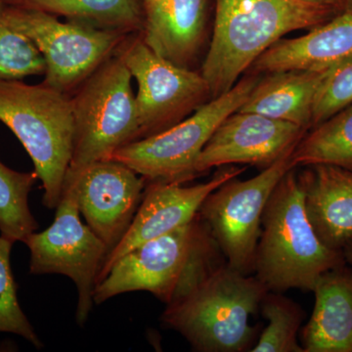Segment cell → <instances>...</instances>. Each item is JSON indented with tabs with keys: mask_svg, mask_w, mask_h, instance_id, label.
Segmentation results:
<instances>
[{
	"mask_svg": "<svg viewBox=\"0 0 352 352\" xmlns=\"http://www.w3.org/2000/svg\"><path fill=\"white\" fill-rule=\"evenodd\" d=\"M340 13L303 0H215L212 41L200 71L212 98L230 90L284 36L314 29Z\"/></svg>",
	"mask_w": 352,
	"mask_h": 352,
	"instance_id": "6da1fadb",
	"label": "cell"
},
{
	"mask_svg": "<svg viewBox=\"0 0 352 352\" xmlns=\"http://www.w3.org/2000/svg\"><path fill=\"white\" fill-rule=\"evenodd\" d=\"M342 251L324 245L305 210L296 168L273 190L261 219L254 272L270 292L314 289L327 271L346 264Z\"/></svg>",
	"mask_w": 352,
	"mask_h": 352,
	"instance_id": "7a4b0ae2",
	"label": "cell"
},
{
	"mask_svg": "<svg viewBox=\"0 0 352 352\" xmlns=\"http://www.w3.org/2000/svg\"><path fill=\"white\" fill-rule=\"evenodd\" d=\"M268 292L256 276L222 263L166 305L162 322L182 333L196 351H250L258 336L250 317Z\"/></svg>",
	"mask_w": 352,
	"mask_h": 352,
	"instance_id": "3957f363",
	"label": "cell"
},
{
	"mask_svg": "<svg viewBox=\"0 0 352 352\" xmlns=\"http://www.w3.org/2000/svg\"><path fill=\"white\" fill-rule=\"evenodd\" d=\"M219 245L200 215L148 241L118 259L94 289V303L145 291L168 305L223 263Z\"/></svg>",
	"mask_w": 352,
	"mask_h": 352,
	"instance_id": "277c9868",
	"label": "cell"
},
{
	"mask_svg": "<svg viewBox=\"0 0 352 352\" xmlns=\"http://www.w3.org/2000/svg\"><path fill=\"white\" fill-rule=\"evenodd\" d=\"M0 122L15 134L31 157L44 190L43 205L61 201L73 157L75 124L71 96L47 85L0 80Z\"/></svg>",
	"mask_w": 352,
	"mask_h": 352,
	"instance_id": "5b68a950",
	"label": "cell"
},
{
	"mask_svg": "<svg viewBox=\"0 0 352 352\" xmlns=\"http://www.w3.org/2000/svg\"><path fill=\"white\" fill-rule=\"evenodd\" d=\"M132 76L117 54L71 95L75 139L68 170L83 168L141 139Z\"/></svg>",
	"mask_w": 352,
	"mask_h": 352,
	"instance_id": "8992f818",
	"label": "cell"
},
{
	"mask_svg": "<svg viewBox=\"0 0 352 352\" xmlns=\"http://www.w3.org/2000/svg\"><path fill=\"white\" fill-rule=\"evenodd\" d=\"M245 76L228 91L210 99L188 118L166 131L117 150L110 160L126 164L148 182L184 183L197 177L195 164L219 124L242 107L258 82Z\"/></svg>",
	"mask_w": 352,
	"mask_h": 352,
	"instance_id": "52a82bcc",
	"label": "cell"
},
{
	"mask_svg": "<svg viewBox=\"0 0 352 352\" xmlns=\"http://www.w3.org/2000/svg\"><path fill=\"white\" fill-rule=\"evenodd\" d=\"M9 24L32 39L45 61L43 85L71 96L102 64L113 56L129 34L103 31L57 16L4 6Z\"/></svg>",
	"mask_w": 352,
	"mask_h": 352,
	"instance_id": "ba28073f",
	"label": "cell"
},
{
	"mask_svg": "<svg viewBox=\"0 0 352 352\" xmlns=\"http://www.w3.org/2000/svg\"><path fill=\"white\" fill-rule=\"evenodd\" d=\"M116 54L138 82L135 101L141 139L170 129L212 98L200 72L160 56L140 32L129 34Z\"/></svg>",
	"mask_w": 352,
	"mask_h": 352,
	"instance_id": "9c48e42d",
	"label": "cell"
},
{
	"mask_svg": "<svg viewBox=\"0 0 352 352\" xmlns=\"http://www.w3.org/2000/svg\"><path fill=\"white\" fill-rule=\"evenodd\" d=\"M293 151L254 177L240 180L237 176L220 185L199 210L227 264L244 274L254 272L264 208L280 180L295 168Z\"/></svg>",
	"mask_w": 352,
	"mask_h": 352,
	"instance_id": "30bf717a",
	"label": "cell"
},
{
	"mask_svg": "<svg viewBox=\"0 0 352 352\" xmlns=\"http://www.w3.org/2000/svg\"><path fill=\"white\" fill-rule=\"evenodd\" d=\"M55 210L52 224L25 240L31 254L30 272L71 278L78 289L76 323L83 326L94 307L97 277L109 249L87 224L82 223L73 192L64 190Z\"/></svg>",
	"mask_w": 352,
	"mask_h": 352,
	"instance_id": "8fae6325",
	"label": "cell"
},
{
	"mask_svg": "<svg viewBox=\"0 0 352 352\" xmlns=\"http://www.w3.org/2000/svg\"><path fill=\"white\" fill-rule=\"evenodd\" d=\"M145 186L144 178L126 164L102 160L67 170L63 191L73 192L87 226L110 252L131 226Z\"/></svg>",
	"mask_w": 352,
	"mask_h": 352,
	"instance_id": "7c38bea8",
	"label": "cell"
},
{
	"mask_svg": "<svg viewBox=\"0 0 352 352\" xmlns=\"http://www.w3.org/2000/svg\"><path fill=\"white\" fill-rule=\"evenodd\" d=\"M245 170V168L236 166H222L208 182L192 186L170 182L146 183L142 200L131 224L122 240L109 252L96 285L127 252L195 219L201 204L212 191Z\"/></svg>",
	"mask_w": 352,
	"mask_h": 352,
	"instance_id": "4fadbf2b",
	"label": "cell"
},
{
	"mask_svg": "<svg viewBox=\"0 0 352 352\" xmlns=\"http://www.w3.org/2000/svg\"><path fill=\"white\" fill-rule=\"evenodd\" d=\"M307 132L291 122L236 111L219 124L201 150L195 164L196 176L236 164L265 170L295 149Z\"/></svg>",
	"mask_w": 352,
	"mask_h": 352,
	"instance_id": "5bb4252c",
	"label": "cell"
},
{
	"mask_svg": "<svg viewBox=\"0 0 352 352\" xmlns=\"http://www.w3.org/2000/svg\"><path fill=\"white\" fill-rule=\"evenodd\" d=\"M298 173L305 210L324 245L342 251L352 237V170L312 164Z\"/></svg>",
	"mask_w": 352,
	"mask_h": 352,
	"instance_id": "9a60e30c",
	"label": "cell"
},
{
	"mask_svg": "<svg viewBox=\"0 0 352 352\" xmlns=\"http://www.w3.org/2000/svg\"><path fill=\"white\" fill-rule=\"evenodd\" d=\"M352 58V14L342 12L305 36L281 39L254 62L256 74L326 69Z\"/></svg>",
	"mask_w": 352,
	"mask_h": 352,
	"instance_id": "2e32d148",
	"label": "cell"
},
{
	"mask_svg": "<svg viewBox=\"0 0 352 352\" xmlns=\"http://www.w3.org/2000/svg\"><path fill=\"white\" fill-rule=\"evenodd\" d=\"M210 0H162L144 20L143 41L157 54L194 69L207 38Z\"/></svg>",
	"mask_w": 352,
	"mask_h": 352,
	"instance_id": "e0dca14e",
	"label": "cell"
},
{
	"mask_svg": "<svg viewBox=\"0 0 352 352\" xmlns=\"http://www.w3.org/2000/svg\"><path fill=\"white\" fill-rule=\"evenodd\" d=\"M312 292L314 312L300 332L305 352H352V267L321 275Z\"/></svg>",
	"mask_w": 352,
	"mask_h": 352,
	"instance_id": "ac0fdd59",
	"label": "cell"
},
{
	"mask_svg": "<svg viewBox=\"0 0 352 352\" xmlns=\"http://www.w3.org/2000/svg\"><path fill=\"white\" fill-rule=\"evenodd\" d=\"M333 68L267 74L258 80L238 111L291 122L308 131L311 129L315 98Z\"/></svg>",
	"mask_w": 352,
	"mask_h": 352,
	"instance_id": "d6986e66",
	"label": "cell"
},
{
	"mask_svg": "<svg viewBox=\"0 0 352 352\" xmlns=\"http://www.w3.org/2000/svg\"><path fill=\"white\" fill-rule=\"evenodd\" d=\"M6 6L61 16L103 31L132 34L144 29L138 0H6Z\"/></svg>",
	"mask_w": 352,
	"mask_h": 352,
	"instance_id": "ffe728a7",
	"label": "cell"
},
{
	"mask_svg": "<svg viewBox=\"0 0 352 352\" xmlns=\"http://www.w3.org/2000/svg\"><path fill=\"white\" fill-rule=\"evenodd\" d=\"M295 168L332 164L352 170V103L312 127L292 154Z\"/></svg>",
	"mask_w": 352,
	"mask_h": 352,
	"instance_id": "44dd1931",
	"label": "cell"
},
{
	"mask_svg": "<svg viewBox=\"0 0 352 352\" xmlns=\"http://www.w3.org/2000/svg\"><path fill=\"white\" fill-rule=\"evenodd\" d=\"M38 179L34 170L19 173L0 162V232L14 243H24L38 229L29 206L30 193Z\"/></svg>",
	"mask_w": 352,
	"mask_h": 352,
	"instance_id": "7402d4cb",
	"label": "cell"
},
{
	"mask_svg": "<svg viewBox=\"0 0 352 352\" xmlns=\"http://www.w3.org/2000/svg\"><path fill=\"white\" fill-rule=\"evenodd\" d=\"M259 309L268 325L259 335L252 352H305L298 340L305 314L298 303L282 294L270 291Z\"/></svg>",
	"mask_w": 352,
	"mask_h": 352,
	"instance_id": "603a6c76",
	"label": "cell"
},
{
	"mask_svg": "<svg viewBox=\"0 0 352 352\" xmlns=\"http://www.w3.org/2000/svg\"><path fill=\"white\" fill-rule=\"evenodd\" d=\"M45 61L31 38L16 29L0 8V80L44 76Z\"/></svg>",
	"mask_w": 352,
	"mask_h": 352,
	"instance_id": "cb8c5ba5",
	"label": "cell"
},
{
	"mask_svg": "<svg viewBox=\"0 0 352 352\" xmlns=\"http://www.w3.org/2000/svg\"><path fill=\"white\" fill-rule=\"evenodd\" d=\"M13 241L0 236V333L24 338L36 349L43 346L32 324L28 320L17 298V285L11 270Z\"/></svg>",
	"mask_w": 352,
	"mask_h": 352,
	"instance_id": "d4e9b609",
	"label": "cell"
},
{
	"mask_svg": "<svg viewBox=\"0 0 352 352\" xmlns=\"http://www.w3.org/2000/svg\"><path fill=\"white\" fill-rule=\"evenodd\" d=\"M351 103L352 58L333 67L322 82L315 98L311 129Z\"/></svg>",
	"mask_w": 352,
	"mask_h": 352,
	"instance_id": "484cf974",
	"label": "cell"
},
{
	"mask_svg": "<svg viewBox=\"0 0 352 352\" xmlns=\"http://www.w3.org/2000/svg\"><path fill=\"white\" fill-rule=\"evenodd\" d=\"M161 1L162 0H138L141 9H142L143 15H144V20L150 13L155 10Z\"/></svg>",
	"mask_w": 352,
	"mask_h": 352,
	"instance_id": "4316f807",
	"label": "cell"
},
{
	"mask_svg": "<svg viewBox=\"0 0 352 352\" xmlns=\"http://www.w3.org/2000/svg\"><path fill=\"white\" fill-rule=\"evenodd\" d=\"M342 251L346 264H349V265H351L352 267V237L347 241L346 245L342 248Z\"/></svg>",
	"mask_w": 352,
	"mask_h": 352,
	"instance_id": "83f0119b",
	"label": "cell"
},
{
	"mask_svg": "<svg viewBox=\"0 0 352 352\" xmlns=\"http://www.w3.org/2000/svg\"><path fill=\"white\" fill-rule=\"evenodd\" d=\"M303 1L314 2V3L325 4V6L335 7L336 9L342 12L340 0H303Z\"/></svg>",
	"mask_w": 352,
	"mask_h": 352,
	"instance_id": "f1b7e54d",
	"label": "cell"
},
{
	"mask_svg": "<svg viewBox=\"0 0 352 352\" xmlns=\"http://www.w3.org/2000/svg\"><path fill=\"white\" fill-rule=\"evenodd\" d=\"M342 12L352 14V0H340Z\"/></svg>",
	"mask_w": 352,
	"mask_h": 352,
	"instance_id": "f546056e",
	"label": "cell"
},
{
	"mask_svg": "<svg viewBox=\"0 0 352 352\" xmlns=\"http://www.w3.org/2000/svg\"><path fill=\"white\" fill-rule=\"evenodd\" d=\"M4 6H6V0H0V8Z\"/></svg>",
	"mask_w": 352,
	"mask_h": 352,
	"instance_id": "4dcf8cb0",
	"label": "cell"
}]
</instances>
